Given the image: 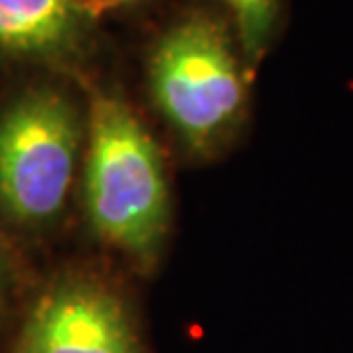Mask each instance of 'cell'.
Here are the masks:
<instances>
[{"label":"cell","instance_id":"6da1fadb","mask_svg":"<svg viewBox=\"0 0 353 353\" xmlns=\"http://www.w3.org/2000/svg\"><path fill=\"white\" fill-rule=\"evenodd\" d=\"M252 79L228 14L211 7L174 14L145 53L154 110L183 157L197 163L223 157L241 138Z\"/></svg>","mask_w":353,"mask_h":353},{"label":"cell","instance_id":"8992f818","mask_svg":"<svg viewBox=\"0 0 353 353\" xmlns=\"http://www.w3.org/2000/svg\"><path fill=\"white\" fill-rule=\"evenodd\" d=\"M248 67L257 74L262 60L280 37L285 0H221Z\"/></svg>","mask_w":353,"mask_h":353},{"label":"cell","instance_id":"3957f363","mask_svg":"<svg viewBox=\"0 0 353 353\" xmlns=\"http://www.w3.org/2000/svg\"><path fill=\"white\" fill-rule=\"evenodd\" d=\"M85 147V115L67 90L32 85L0 110V211L23 228L65 214Z\"/></svg>","mask_w":353,"mask_h":353},{"label":"cell","instance_id":"52a82bcc","mask_svg":"<svg viewBox=\"0 0 353 353\" xmlns=\"http://www.w3.org/2000/svg\"><path fill=\"white\" fill-rule=\"evenodd\" d=\"M12 280H14L12 262H10V255H7V248H5L3 239H0V312L5 310L7 299H10Z\"/></svg>","mask_w":353,"mask_h":353},{"label":"cell","instance_id":"ba28073f","mask_svg":"<svg viewBox=\"0 0 353 353\" xmlns=\"http://www.w3.org/2000/svg\"><path fill=\"white\" fill-rule=\"evenodd\" d=\"M92 3L101 5V3H136V0H92Z\"/></svg>","mask_w":353,"mask_h":353},{"label":"cell","instance_id":"7a4b0ae2","mask_svg":"<svg viewBox=\"0 0 353 353\" xmlns=\"http://www.w3.org/2000/svg\"><path fill=\"white\" fill-rule=\"evenodd\" d=\"M83 207L94 236L152 271L172 230L165 154L138 110L115 90L88 88Z\"/></svg>","mask_w":353,"mask_h":353},{"label":"cell","instance_id":"5b68a950","mask_svg":"<svg viewBox=\"0 0 353 353\" xmlns=\"http://www.w3.org/2000/svg\"><path fill=\"white\" fill-rule=\"evenodd\" d=\"M101 34L92 0H0V65L79 69Z\"/></svg>","mask_w":353,"mask_h":353},{"label":"cell","instance_id":"277c9868","mask_svg":"<svg viewBox=\"0 0 353 353\" xmlns=\"http://www.w3.org/2000/svg\"><path fill=\"white\" fill-rule=\"evenodd\" d=\"M14 353H145L129 305L88 273L55 278L21 323Z\"/></svg>","mask_w":353,"mask_h":353}]
</instances>
